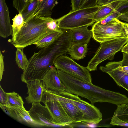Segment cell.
Returning a JSON list of instances; mask_svg holds the SVG:
<instances>
[{"label": "cell", "mask_w": 128, "mask_h": 128, "mask_svg": "<svg viewBox=\"0 0 128 128\" xmlns=\"http://www.w3.org/2000/svg\"><path fill=\"white\" fill-rule=\"evenodd\" d=\"M72 30L64 29L62 34L51 44L34 53L21 75L22 82L42 80L56 59L68 52L72 45Z\"/></svg>", "instance_id": "obj_1"}, {"label": "cell", "mask_w": 128, "mask_h": 128, "mask_svg": "<svg viewBox=\"0 0 128 128\" xmlns=\"http://www.w3.org/2000/svg\"><path fill=\"white\" fill-rule=\"evenodd\" d=\"M58 76L67 92L88 100L92 104L108 102L118 106L128 104V98L119 92L105 89L57 69Z\"/></svg>", "instance_id": "obj_2"}, {"label": "cell", "mask_w": 128, "mask_h": 128, "mask_svg": "<svg viewBox=\"0 0 128 128\" xmlns=\"http://www.w3.org/2000/svg\"><path fill=\"white\" fill-rule=\"evenodd\" d=\"M51 17L32 16L24 23L14 40L10 43L16 48L23 50L39 41L51 30L48 24Z\"/></svg>", "instance_id": "obj_3"}, {"label": "cell", "mask_w": 128, "mask_h": 128, "mask_svg": "<svg viewBox=\"0 0 128 128\" xmlns=\"http://www.w3.org/2000/svg\"><path fill=\"white\" fill-rule=\"evenodd\" d=\"M100 6L80 9L72 11L57 19L58 28L72 30L84 26L92 25L96 22L94 16Z\"/></svg>", "instance_id": "obj_4"}, {"label": "cell", "mask_w": 128, "mask_h": 128, "mask_svg": "<svg viewBox=\"0 0 128 128\" xmlns=\"http://www.w3.org/2000/svg\"><path fill=\"white\" fill-rule=\"evenodd\" d=\"M128 42V37H124L100 43L86 68L90 72L96 70L98 66L102 62L106 60H112L115 54Z\"/></svg>", "instance_id": "obj_5"}, {"label": "cell", "mask_w": 128, "mask_h": 128, "mask_svg": "<svg viewBox=\"0 0 128 128\" xmlns=\"http://www.w3.org/2000/svg\"><path fill=\"white\" fill-rule=\"evenodd\" d=\"M91 30L93 33L92 38L100 43L128 37L123 27L122 22L116 18L104 24L96 22L92 26Z\"/></svg>", "instance_id": "obj_6"}, {"label": "cell", "mask_w": 128, "mask_h": 128, "mask_svg": "<svg viewBox=\"0 0 128 128\" xmlns=\"http://www.w3.org/2000/svg\"><path fill=\"white\" fill-rule=\"evenodd\" d=\"M41 102L48 108L55 125L64 126L74 123L72 119L60 103L57 94L45 90Z\"/></svg>", "instance_id": "obj_7"}, {"label": "cell", "mask_w": 128, "mask_h": 128, "mask_svg": "<svg viewBox=\"0 0 128 128\" xmlns=\"http://www.w3.org/2000/svg\"><path fill=\"white\" fill-rule=\"evenodd\" d=\"M54 65L57 69L84 82L92 83L91 75L86 67L79 65L66 55L58 57Z\"/></svg>", "instance_id": "obj_8"}, {"label": "cell", "mask_w": 128, "mask_h": 128, "mask_svg": "<svg viewBox=\"0 0 128 128\" xmlns=\"http://www.w3.org/2000/svg\"><path fill=\"white\" fill-rule=\"evenodd\" d=\"M67 93L73 103L82 113L83 122L96 124L102 120V114L97 107L81 99L77 95L67 92Z\"/></svg>", "instance_id": "obj_9"}, {"label": "cell", "mask_w": 128, "mask_h": 128, "mask_svg": "<svg viewBox=\"0 0 128 128\" xmlns=\"http://www.w3.org/2000/svg\"><path fill=\"white\" fill-rule=\"evenodd\" d=\"M28 112L32 118L41 124L42 127H50L55 125L52 116L47 107L40 102H33Z\"/></svg>", "instance_id": "obj_10"}, {"label": "cell", "mask_w": 128, "mask_h": 128, "mask_svg": "<svg viewBox=\"0 0 128 128\" xmlns=\"http://www.w3.org/2000/svg\"><path fill=\"white\" fill-rule=\"evenodd\" d=\"M118 61L108 62L105 66H100L99 69L108 74L116 84L128 91V74L118 68Z\"/></svg>", "instance_id": "obj_11"}, {"label": "cell", "mask_w": 128, "mask_h": 128, "mask_svg": "<svg viewBox=\"0 0 128 128\" xmlns=\"http://www.w3.org/2000/svg\"><path fill=\"white\" fill-rule=\"evenodd\" d=\"M60 103L64 107L74 123L83 122V114L81 111L73 103L66 91L56 93Z\"/></svg>", "instance_id": "obj_12"}, {"label": "cell", "mask_w": 128, "mask_h": 128, "mask_svg": "<svg viewBox=\"0 0 128 128\" xmlns=\"http://www.w3.org/2000/svg\"><path fill=\"white\" fill-rule=\"evenodd\" d=\"M43 81L45 90L55 93L66 91L65 87L58 76L57 70L52 66L48 70Z\"/></svg>", "instance_id": "obj_13"}, {"label": "cell", "mask_w": 128, "mask_h": 128, "mask_svg": "<svg viewBox=\"0 0 128 128\" xmlns=\"http://www.w3.org/2000/svg\"><path fill=\"white\" fill-rule=\"evenodd\" d=\"M28 96L25 98L28 104L41 102L44 88L42 80H34L28 82Z\"/></svg>", "instance_id": "obj_14"}, {"label": "cell", "mask_w": 128, "mask_h": 128, "mask_svg": "<svg viewBox=\"0 0 128 128\" xmlns=\"http://www.w3.org/2000/svg\"><path fill=\"white\" fill-rule=\"evenodd\" d=\"M10 20L8 8L5 0H0V36L4 38L12 34V28Z\"/></svg>", "instance_id": "obj_15"}, {"label": "cell", "mask_w": 128, "mask_h": 128, "mask_svg": "<svg viewBox=\"0 0 128 128\" xmlns=\"http://www.w3.org/2000/svg\"><path fill=\"white\" fill-rule=\"evenodd\" d=\"M84 26L72 29V45L78 44L88 43L93 37L92 31Z\"/></svg>", "instance_id": "obj_16"}, {"label": "cell", "mask_w": 128, "mask_h": 128, "mask_svg": "<svg viewBox=\"0 0 128 128\" xmlns=\"http://www.w3.org/2000/svg\"><path fill=\"white\" fill-rule=\"evenodd\" d=\"M10 106L15 111L17 116V120L18 122L32 127H42L41 124L32 118L28 112L25 109L24 107H20Z\"/></svg>", "instance_id": "obj_17"}, {"label": "cell", "mask_w": 128, "mask_h": 128, "mask_svg": "<svg viewBox=\"0 0 128 128\" xmlns=\"http://www.w3.org/2000/svg\"><path fill=\"white\" fill-rule=\"evenodd\" d=\"M122 1H116L100 6L94 15V19L97 22L108 16L115 10Z\"/></svg>", "instance_id": "obj_18"}, {"label": "cell", "mask_w": 128, "mask_h": 128, "mask_svg": "<svg viewBox=\"0 0 128 128\" xmlns=\"http://www.w3.org/2000/svg\"><path fill=\"white\" fill-rule=\"evenodd\" d=\"M57 4L58 0H42L32 16L51 17L52 9Z\"/></svg>", "instance_id": "obj_19"}, {"label": "cell", "mask_w": 128, "mask_h": 128, "mask_svg": "<svg viewBox=\"0 0 128 128\" xmlns=\"http://www.w3.org/2000/svg\"><path fill=\"white\" fill-rule=\"evenodd\" d=\"M88 44H78L72 45L68 52L72 59L78 60L86 56Z\"/></svg>", "instance_id": "obj_20"}, {"label": "cell", "mask_w": 128, "mask_h": 128, "mask_svg": "<svg viewBox=\"0 0 128 128\" xmlns=\"http://www.w3.org/2000/svg\"><path fill=\"white\" fill-rule=\"evenodd\" d=\"M42 0H28L20 12L23 18L24 23L33 16Z\"/></svg>", "instance_id": "obj_21"}, {"label": "cell", "mask_w": 128, "mask_h": 128, "mask_svg": "<svg viewBox=\"0 0 128 128\" xmlns=\"http://www.w3.org/2000/svg\"><path fill=\"white\" fill-rule=\"evenodd\" d=\"M63 31L64 29H61L51 30L35 44L40 48L47 46L60 36L62 34Z\"/></svg>", "instance_id": "obj_22"}, {"label": "cell", "mask_w": 128, "mask_h": 128, "mask_svg": "<svg viewBox=\"0 0 128 128\" xmlns=\"http://www.w3.org/2000/svg\"><path fill=\"white\" fill-rule=\"evenodd\" d=\"M12 38L10 42L12 41L18 32L20 31L24 24V21L22 15L20 12H18L12 19Z\"/></svg>", "instance_id": "obj_23"}, {"label": "cell", "mask_w": 128, "mask_h": 128, "mask_svg": "<svg viewBox=\"0 0 128 128\" xmlns=\"http://www.w3.org/2000/svg\"><path fill=\"white\" fill-rule=\"evenodd\" d=\"M8 104L13 107H24V102L22 98L15 92H6Z\"/></svg>", "instance_id": "obj_24"}, {"label": "cell", "mask_w": 128, "mask_h": 128, "mask_svg": "<svg viewBox=\"0 0 128 128\" xmlns=\"http://www.w3.org/2000/svg\"><path fill=\"white\" fill-rule=\"evenodd\" d=\"M16 61L18 67L23 71L27 67L28 60L23 52V50L16 48Z\"/></svg>", "instance_id": "obj_25"}, {"label": "cell", "mask_w": 128, "mask_h": 128, "mask_svg": "<svg viewBox=\"0 0 128 128\" xmlns=\"http://www.w3.org/2000/svg\"><path fill=\"white\" fill-rule=\"evenodd\" d=\"M113 115L117 116L122 120L128 122V104L117 106Z\"/></svg>", "instance_id": "obj_26"}, {"label": "cell", "mask_w": 128, "mask_h": 128, "mask_svg": "<svg viewBox=\"0 0 128 128\" xmlns=\"http://www.w3.org/2000/svg\"><path fill=\"white\" fill-rule=\"evenodd\" d=\"M115 11L117 13L118 17L128 12V1H123L118 6Z\"/></svg>", "instance_id": "obj_27"}, {"label": "cell", "mask_w": 128, "mask_h": 128, "mask_svg": "<svg viewBox=\"0 0 128 128\" xmlns=\"http://www.w3.org/2000/svg\"><path fill=\"white\" fill-rule=\"evenodd\" d=\"M0 107L6 114L17 120V116L15 111L8 105L0 104Z\"/></svg>", "instance_id": "obj_28"}, {"label": "cell", "mask_w": 128, "mask_h": 128, "mask_svg": "<svg viewBox=\"0 0 128 128\" xmlns=\"http://www.w3.org/2000/svg\"><path fill=\"white\" fill-rule=\"evenodd\" d=\"M110 124L112 126L128 127V122L122 120L117 116L114 115H113L111 120Z\"/></svg>", "instance_id": "obj_29"}, {"label": "cell", "mask_w": 128, "mask_h": 128, "mask_svg": "<svg viewBox=\"0 0 128 128\" xmlns=\"http://www.w3.org/2000/svg\"><path fill=\"white\" fill-rule=\"evenodd\" d=\"M13 6L20 12L28 0H12Z\"/></svg>", "instance_id": "obj_30"}, {"label": "cell", "mask_w": 128, "mask_h": 128, "mask_svg": "<svg viewBox=\"0 0 128 128\" xmlns=\"http://www.w3.org/2000/svg\"><path fill=\"white\" fill-rule=\"evenodd\" d=\"M118 15L115 10L110 14L104 19L96 22L102 24H105L115 18H118Z\"/></svg>", "instance_id": "obj_31"}, {"label": "cell", "mask_w": 128, "mask_h": 128, "mask_svg": "<svg viewBox=\"0 0 128 128\" xmlns=\"http://www.w3.org/2000/svg\"><path fill=\"white\" fill-rule=\"evenodd\" d=\"M97 0H83L79 9L96 6Z\"/></svg>", "instance_id": "obj_32"}, {"label": "cell", "mask_w": 128, "mask_h": 128, "mask_svg": "<svg viewBox=\"0 0 128 128\" xmlns=\"http://www.w3.org/2000/svg\"><path fill=\"white\" fill-rule=\"evenodd\" d=\"M0 104L8 105L7 96L6 92H5L0 86Z\"/></svg>", "instance_id": "obj_33"}, {"label": "cell", "mask_w": 128, "mask_h": 128, "mask_svg": "<svg viewBox=\"0 0 128 128\" xmlns=\"http://www.w3.org/2000/svg\"><path fill=\"white\" fill-rule=\"evenodd\" d=\"M48 26L52 30H58V22L57 19H54L52 18L51 20L48 22Z\"/></svg>", "instance_id": "obj_34"}, {"label": "cell", "mask_w": 128, "mask_h": 128, "mask_svg": "<svg viewBox=\"0 0 128 128\" xmlns=\"http://www.w3.org/2000/svg\"><path fill=\"white\" fill-rule=\"evenodd\" d=\"M83 0H71L72 11H75L80 9Z\"/></svg>", "instance_id": "obj_35"}, {"label": "cell", "mask_w": 128, "mask_h": 128, "mask_svg": "<svg viewBox=\"0 0 128 128\" xmlns=\"http://www.w3.org/2000/svg\"><path fill=\"white\" fill-rule=\"evenodd\" d=\"M4 57L1 51L0 52V80L1 81L4 71Z\"/></svg>", "instance_id": "obj_36"}, {"label": "cell", "mask_w": 128, "mask_h": 128, "mask_svg": "<svg viewBox=\"0 0 128 128\" xmlns=\"http://www.w3.org/2000/svg\"><path fill=\"white\" fill-rule=\"evenodd\" d=\"M118 0L128 1V0H97L96 5L100 6Z\"/></svg>", "instance_id": "obj_37"}, {"label": "cell", "mask_w": 128, "mask_h": 128, "mask_svg": "<svg viewBox=\"0 0 128 128\" xmlns=\"http://www.w3.org/2000/svg\"><path fill=\"white\" fill-rule=\"evenodd\" d=\"M123 58L121 61H120L121 66H128V53L122 52Z\"/></svg>", "instance_id": "obj_38"}, {"label": "cell", "mask_w": 128, "mask_h": 128, "mask_svg": "<svg viewBox=\"0 0 128 128\" xmlns=\"http://www.w3.org/2000/svg\"><path fill=\"white\" fill-rule=\"evenodd\" d=\"M121 50L122 52L128 53V42L123 46Z\"/></svg>", "instance_id": "obj_39"}, {"label": "cell", "mask_w": 128, "mask_h": 128, "mask_svg": "<svg viewBox=\"0 0 128 128\" xmlns=\"http://www.w3.org/2000/svg\"><path fill=\"white\" fill-rule=\"evenodd\" d=\"M122 24L124 28L128 37V24L122 22Z\"/></svg>", "instance_id": "obj_40"}, {"label": "cell", "mask_w": 128, "mask_h": 128, "mask_svg": "<svg viewBox=\"0 0 128 128\" xmlns=\"http://www.w3.org/2000/svg\"><path fill=\"white\" fill-rule=\"evenodd\" d=\"M126 14H127L128 15V12L127 13H126Z\"/></svg>", "instance_id": "obj_41"}, {"label": "cell", "mask_w": 128, "mask_h": 128, "mask_svg": "<svg viewBox=\"0 0 128 128\" xmlns=\"http://www.w3.org/2000/svg\"><path fill=\"white\" fill-rule=\"evenodd\" d=\"M126 74H128V72L126 73Z\"/></svg>", "instance_id": "obj_42"}]
</instances>
